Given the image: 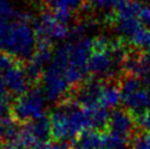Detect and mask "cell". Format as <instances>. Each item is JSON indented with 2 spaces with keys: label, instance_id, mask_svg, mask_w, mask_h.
Returning <instances> with one entry per match:
<instances>
[{
  "label": "cell",
  "instance_id": "cell-13",
  "mask_svg": "<svg viewBox=\"0 0 150 149\" xmlns=\"http://www.w3.org/2000/svg\"><path fill=\"white\" fill-rule=\"evenodd\" d=\"M102 149H132V143L128 137L108 132L103 135Z\"/></svg>",
  "mask_w": 150,
  "mask_h": 149
},
{
  "label": "cell",
  "instance_id": "cell-19",
  "mask_svg": "<svg viewBox=\"0 0 150 149\" xmlns=\"http://www.w3.org/2000/svg\"><path fill=\"white\" fill-rule=\"evenodd\" d=\"M16 16L11 0H0V20L11 19Z\"/></svg>",
  "mask_w": 150,
  "mask_h": 149
},
{
  "label": "cell",
  "instance_id": "cell-14",
  "mask_svg": "<svg viewBox=\"0 0 150 149\" xmlns=\"http://www.w3.org/2000/svg\"><path fill=\"white\" fill-rule=\"evenodd\" d=\"M133 46L142 52V54L150 62V30L142 29L129 42Z\"/></svg>",
  "mask_w": 150,
  "mask_h": 149
},
{
  "label": "cell",
  "instance_id": "cell-5",
  "mask_svg": "<svg viewBox=\"0 0 150 149\" xmlns=\"http://www.w3.org/2000/svg\"><path fill=\"white\" fill-rule=\"evenodd\" d=\"M121 102L137 115L150 109V89L142 78L127 76L121 82Z\"/></svg>",
  "mask_w": 150,
  "mask_h": 149
},
{
  "label": "cell",
  "instance_id": "cell-7",
  "mask_svg": "<svg viewBox=\"0 0 150 149\" xmlns=\"http://www.w3.org/2000/svg\"><path fill=\"white\" fill-rule=\"evenodd\" d=\"M33 26L38 41L53 42L63 41L70 36V29L68 24L59 21L53 12H44L33 21Z\"/></svg>",
  "mask_w": 150,
  "mask_h": 149
},
{
  "label": "cell",
  "instance_id": "cell-12",
  "mask_svg": "<svg viewBox=\"0 0 150 149\" xmlns=\"http://www.w3.org/2000/svg\"><path fill=\"white\" fill-rule=\"evenodd\" d=\"M103 134L98 129H87L72 141L71 149H102Z\"/></svg>",
  "mask_w": 150,
  "mask_h": 149
},
{
  "label": "cell",
  "instance_id": "cell-9",
  "mask_svg": "<svg viewBox=\"0 0 150 149\" xmlns=\"http://www.w3.org/2000/svg\"><path fill=\"white\" fill-rule=\"evenodd\" d=\"M4 78L9 93L18 96L29 91L30 84L32 83L25 67L17 62L4 71Z\"/></svg>",
  "mask_w": 150,
  "mask_h": 149
},
{
  "label": "cell",
  "instance_id": "cell-23",
  "mask_svg": "<svg viewBox=\"0 0 150 149\" xmlns=\"http://www.w3.org/2000/svg\"><path fill=\"white\" fill-rule=\"evenodd\" d=\"M140 1L145 2V4H149V2H150V0H140Z\"/></svg>",
  "mask_w": 150,
  "mask_h": 149
},
{
  "label": "cell",
  "instance_id": "cell-11",
  "mask_svg": "<svg viewBox=\"0 0 150 149\" xmlns=\"http://www.w3.org/2000/svg\"><path fill=\"white\" fill-rule=\"evenodd\" d=\"M123 69L127 76L145 78L150 74V62L142 54L128 53L123 65Z\"/></svg>",
  "mask_w": 150,
  "mask_h": 149
},
{
  "label": "cell",
  "instance_id": "cell-16",
  "mask_svg": "<svg viewBox=\"0 0 150 149\" xmlns=\"http://www.w3.org/2000/svg\"><path fill=\"white\" fill-rule=\"evenodd\" d=\"M129 0H92L94 7L103 10H118Z\"/></svg>",
  "mask_w": 150,
  "mask_h": 149
},
{
  "label": "cell",
  "instance_id": "cell-17",
  "mask_svg": "<svg viewBox=\"0 0 150 149\" xmlns=\"http://www.w3.org/2000/svg\"><path fill=\"white\" fill-rule=\"evenodd\" d=\"M13 120H14L13 117L6 118V117L0 116V140L6 139L17 129Z\"/></svg>",
  "mask_w": 150,
  "mask_h": 149
},
{
  "label": "cell",
  "instance_id": "cell-22",
  "mask_svg": "<svg viewBox=\"0 0 150 149\" xmlns=\"http://www.w3.org/2000/svg\"><path fill=\"white\" fill-rule=\"evenodd\" d=\"M46 149H71V147H69L65 141H55L53 144H48Z\"/></svg>",
  "mask_w": 150,
  "mask_h": 149
},
{
  "label": "cell",
  "instance_id": "cell-20",
  "mask_svg": "<svg viewBox=\"0 0 150 149\" xmlns=\"http://www.w3.org/2000/svg\"><path fill=\"white\" fill-rule=\"evenodd\" d=\"M136 125H138L145 133H150V109L136 115Z\"/></svg>",
  "mask_w": 150,
  "mask_h": 149
},
{
  "label": "cell",
  "instance_id": "cell-6",
  "mask_svg": "<svg viewBox=\"0 0 150 149\" xmlns=\"http://www.w3.org/2000/svg\"><path fill=\"white\" fill-rule=\"evenodd\" d=\"M46 100L47 98L43 90H29L12 104L13 118L24 124L42 118L45 116Z\"/></svg>",
  "mask_w": 150,
  "mask_h": 149
},
{
  "label": "cell",
  "instance_id": "cell-24",
  "mask_svg": "<svg viewBox=\"0 0 150 149\" xmlns=\"http://www.w3.org/2000/svg\"><path fill=\"white\" fill-rule=\"evenodd\" d=\"M29 149H32V148H29Z\"/></svg>",
  "mask_w": 150,
  "mask_h": 149
},
{
  "label": "cell",
  "instance_id": "cell-1",
  "mask_svg": "<svg viewBox=\"0 0 150 149\" xmlns=\"http://www.w3.org/2000/svg\"><path fill=\"white\" fill-rule=\"evenodd\" d=\"M38 46V37L31 17L16 13L11 19L0 20V53L16 59H30Z\"/></svg>",
  "mask_w": 150,
  "mask_h": 149
},
{
  "label": "cell",
  "instance_id": "cell-8",
  "mask_svg": "<svg viewBox=\"0 0 150 149\" xmlns=\"http://www.w3.org/2000/svg\"><path fill=\"white\" fill-rule=\"evenodd\" d=\"M54 53L52 43L46 41H38L36 50L25 67L31 82H36L38 80L42 79L44 71L47 69V67L53 60Z\"/></svg>",
  "mask_w": 150,
  "mask_h": 149
},
{
  "label": "cell",
  "instance_id": "cell-18",
  "mask_svg": "<svg viewBox=\"0 0 150 149\" xmlns=\"http://www.w3.org/2000/svg\"><path fill=\"white\" fill-rule=\"evenodd\" d=\"M132 149H150V133L138 134L132 143Z\"/></svg>",
  "mask_w": 150,
  "mask_h": 149
},
{
  "label": "cell",
  "instance_id": "cell-15",
  "mask_svg": "<svg viewBox=\"0 0 150 149\" xmlns=\"http://www.w3.org/2000/svg\"><path fill=\"white\" fill-rule=\"evenodd\" d=\"M82 0H46L47 4L53 10H68V11H75L77 8L81 6Z\"/></svg>",
  "mask_w": 150,
  "mask_h": 149
},
{
  "label": "cell",
  "instance_id": "cell-21",
  "mask_svg": "<svg viewBox=\"0 0 150 149\" xmlns=\"http://www.w3.org/2000/svg\"><path fill=\"white\" fill-rule=\"evenodd\" d=\"M9 93L7 86H6V81L4 78V71H0V99H4V98H9Z\"/></svg>",
  "mask_w": 150,
  "mask_h": 149
},
{
  "label": "cell",
  "instance_id": "cell-2",
  "mask_svg": "<svg viewBox=\"0 0 150 149\" xmlns=\"http://www.w3.org/2000/svg\"><path fill=\"white\" fill-rule=\"evenodd\" d=\"M93 40L88 36L71 38L55 50L50 66L63 74L72 87L82 82L89 72L88 64L93 50Z\"/></svg>",
  "mask_w": 150,
  "mask_h": 149
},
{
  "label": "cell",
  "instance_id": "cell-10",
  "mask_svg": "<svg viewBox=\"0 0 150 149\" xmlns=\"http://www.w3.org/2000/svg\"><path fill=\"white\" fill-rule=\"evenodd\" d=\"M135 126H136V118L133 116L132 112H129L126 109L125 110L117 109L110 114L108 125L110 132L130 138Z\"/></svg>",
  "mask_w": 150,
  "mask_h": 149
},
{
  "label": "cell",
  "instance_id": "cell-4",
  "mask_svg": "<svg viewBox=\"0 0 150 149\" xmlns=\"http://www.w3.org/2000/svg\"><path fill=\"white\" fill-rule=\"evenodd\" d=\"M50 123L52 137L56 141L75 139L82 132L92 129L86 110L76 101L57 106L50 114Z\"/></svg>",
  "mask_w": 150,
  "mask_h": 149
},
{
  "label": "cell",
  "instance_id": "cell-3",
  "mask_svg": "<svg viewBox=\"0 0 150 149\" xmlns=\"http://www.w3.org/2000/svg\"><path fill=\"white\" fill-rule=\"evenodd\" d=\"M128 52L122 41H111L104 36L93 40V50L88 64V71L96 79L114 78L123 68Z\"/></svg>",
  "mask_w": 150,
  "mask_h": 149
}]
</instances>
